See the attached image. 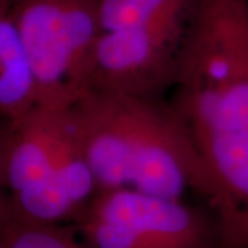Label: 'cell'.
Returning <instances> with one entry per match:
<instances>
[{
	"mask_svg": "<svg viewBox=\"0 0 248 248\" xmlns=\"http://www.w3.org/2000/svg\"><path fill=\"white\" fill-rule=\"evenodd\" d=\"M174 84L219 248H248V0H195Z\"/></svg>",
	"mask_w": 248,
	"mask_h": 248,
	"instance_id": "1",
	"label": "cell"
},
{
	"mask_svg": "<svg viewBox=\"0 0 248 248\" xmlns=\"http://www.w3.org/2000/svg\"><path fill=\"white\" fill-rule=\"evenodd\" d=\"M72 109L99 190L177 200L192 192L205 202L207 171L174 108L155 97L87 90Z\"/></svg>",
	"mask_w": 248,
	"mask_h": 248,
	"instance_id": "2",
	"label": "cell"
},
{
	"mask_svg": "<svg viewBox=\"0 0 248 248\" xmlns=\"http://www.w3.org/2000/svg\"><path fill=\"white\" fill-rule=\"evenodd\" d=\"M6 175L14 218L73 225L99 192L71 107L37 105L9 122Z\"/></svg>",
	"mask_w": 248,
	"mask_h": 248,
	"instance_id": "3",
	"label": "cell"
},
{
	"mask_svg": "<svg viewBox=\"0 0 248 248\" xmlns=\"http://www.w3.org/2000/svg\"><path fill=\"white\" fill-rule=\"evenodd\" d=\"M10 14L35 72L39 105H73L89 90L101 32L97 0H11Z\"/></svg>",
	"mask_w": 248,
	"mask_h": 248,
	"instance_id": "4",
	"label": "cell"
},
{
	"mask_svg": "<svg viewBox=\"0 0 248 248\" xmlns=\"http://www.w3.org/2000/svg\"><path fill=\"white\" fill-rule=\"evenodd\" d=\"M72 226L87 248H219L211 213L130 189L99 190Z\"/></svg>",
	"mask_w": 248,
	"mask_h": 248,
	"instance_id": "5",
	"label": "cell"
},
{
	"mask_svg": "<svg viewBox=\"0 0 248 248\" xmlns=\"http://www.w3.org/2000/svg\"><path fill=\"white\" fill-rule=\"evenodd\" d=\"M189 24L190 19L99 32L89 90L155 97L175 81Z\"/></svg>",
	"mask_w": 248,
	"mask_h": 248,
	"instance_id": "6",
	"label": "cell"
},
{
	"mask_svg": "<svg viewBox=\"0 0 248 248\" xmlns=\"http://www.w3.org/2000/svg\"><path fill=\"white\" fill-rule=\"evenodd\" d=\"M37 105V80L9 4L0 10V119L17 120Z\"/></svg>",
	"mask_w": 248,
	"mask_h": 248,
	"instance_id": "7",
	"label": "cell"
},
{
	"mask_svg": "<svg viewBox=\"0 0 248 248\" xmlns=\"http://www.w3.org/2000/svg\"><path fill=\"white\" fill-rule=\"evenodd\" d=\"M195 0H97L101 32L189 21Z\"/></svg>",
	"mask_w": 248,
	"mask_h": 248,
	"instance_id": "8",
	"label": "cell"
},
{
	"mask_svg": "<svg viewBox=\"0 0 248 248\" xmlns=\"http://www.w3.org/2000/svg\"><path fill=\"white\" fill-rule=\"evenodd\" d=\"M0 248H87L75 231L62 225L13 218L0 231Z\"/></svg>",
	"mask_w": 248,
	"mask_h": 248,
	"instance_id": "9",
	"label": "cell"
},
{
	"mask_svg": "<svg viewBox=\"0 0 248 248\" xmlns=\"http://www.w3.org/2000/svg\"><path fill=\"white\" fill-rule=\"evenodd\" d=\"M7 131H9V122L0 119V231L14 218L9 190H7V175H6L7 174L6 172Z\"/></svg>",
	"mask_w": 248,
	"mask_h": 248,
	"instance_id": "10",
	"label": "cell"
},
{
	"mask_svg": "<svg viewBox=\"0 0 248 248\" xmlns=\"http://www.w3.org/2000/svg\"><path fill=\"white\" fill-rule=\"evenodd\" d=\"M10 1H11V0H0V10L7 7L10 4Z\"/></svg>",
	"mask_w": 248,
	"mask_h": 248,
	"instance_id": "11",
	"label": "cell"
}]
</instances>
